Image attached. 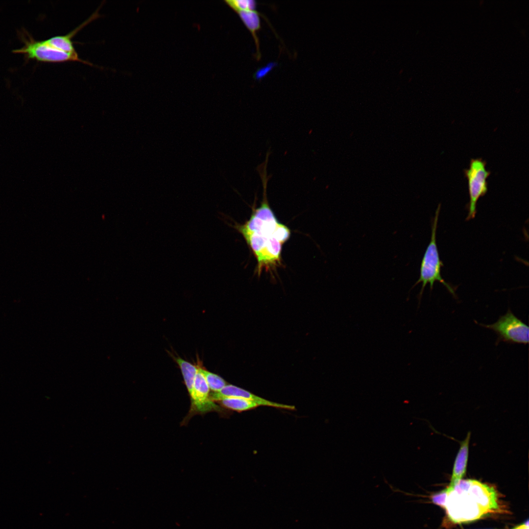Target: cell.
I'll return each mask as SVG.
<instances>
[{"mask_svg": "<svg viewBox=\"0 0 529 529\" xmlns=\"http://www.w3.org/2000/svg\"><path fill=\"white\" fill-rule=\"evenodd\" d=\"M176 361L181 369L185 385L190 395L192 391L198 367L180 358L176 359Z\"/></svg>", "mask_w": 529, "mask_h": 529, "instance_id": "obj_12", "label": "cell"}, {"mask_svg": "<svg viewBox=\"0 0 529 529\" xmlns=\"http://www.w3.org/2000/svg\"><path fill=\"white\" fill-rule=\"evenodd\" d=\"M444 509L454 523L478 520L500 509L497 491L493 486L475 480H461L446 487Z\"/></svg>", "mask_w": 529, "mask_h": 529, "instance_id": "obj_2", "label": "cell"}, {"mask_svg": "<svg viewBox=\"0 0 529 529\" xmlns=\"http://www.w3.org/2000/svg\"><path fill=\"white\" fill-rule=\"evenodd\" d=\"M440 206L439 204L436 210L435 216L432 220L431 240L421 263L419 278L413 286V288L419 283L422 284L418 297L419 302L426 285L429 284L432 290L435 281H439L454 296H456L454 289L444 280L441 275V268L443 266V264L439 258L436 239Z\"/></svg>", "mask_w": 529, "mask_h": 529, "instance_id": "obj_3", "label": "cell"}, {"mask_svg": "<svg viewBox=\"0 0 529 529\" xmlns=\"http://www.w3.org/2000/svg\"><path fill=\"white\" fill-rule=\"evenodd\" d=\"M447 494V490L446 488L441 491L433 494L431 497L432 502L444 509Z\"/></svg>", "mask_w": 529, "mask_h": 529, "instance_id": "obj_15", "label": "cell"}, {"mask_svg": "<svg viewBox=\"0 0 529 529\" xmlns=\"http://www.w3.org/2000/svg\"><path fill=\"white\" fill-rule=\"evenodd\" d=\"M470 436V433H468L465 439L461 443L459 450L455 461L449 486H452L454 485L461 480L465 475L468 457Z\"/></svg>", "mask_w": 529, "mask_h": 529, "instance_id": "obj_10", "label": "cell"}, {"mask_svg": "<svg viewBox=\"0 0 529 529\" xmlns=\"http://www.w3.org/2000/svg\"><path fill=\"white\" fill-rule=\"evenodd\" d=\"M241 20L250 32L253 38L256 46L255 58L259 61L261 57L260 49V42L257 32L261 28L260 15L262 14L257 11H244L237 12Z\"/></svg>", "mask_w": 529, "mask_h": 529, "instance_id": "obj_9", "label": "cell"}, {"mask_svg": "<svg viewBox=\"0 0 529 529\" xmlns=\"http://www.w3.org/2000/svg\"><path fill=\"white\" fill-rule=\"evenodd\" d=\"M191 408L190 413L204 414L213 411H220L221 409L210 398L209 387L201 371L198 367L194 378L193 389L190 395Z\"/></svg>", "mask_w": 529, "mask_h": 529, "instance_id": "obj_7", "label": "cell"}, {"mask_svg": "<svg viewBox=\"0 0 529 529\" xmlns=\"http://www.w3.org/2000/svg\"><path fill=\"white\" fill-rule=\"evenodd\" d=\"M493 330L498 335L497 344L500 341L528 344L529 328L508 310L498 321L490 325L480 324Z\"/></svg>", "mask_w": 529, "mask_h": 529, "instance_id": "obj_6", "label": "cell"}, {"mask_svg": "<svg viewBox=\"0 0 529 529\" xmlns=\"http://www.w3.org/2000/svg\"><path fill=\"white\" fill-rule=\"evenodd\" d=\"M274 66V63H270L264 67L260 69L255 73V78L259 79L264 77L272 69Z\"/></svg>", "mask_w": 529, "mask_h": 529, "instance_id": "obj_16", "label": "cell"}, {"mask_svg": "<svg viewBox=\"0 0 529 529\" xmlns=\"http://www.w3.org/2000/svg\"><path fill=\"white\" fill-rule=\"evenodd\" d=\"M210 397L213 401H220L228 398H244L256 401L260 404L261 406H268L290 410L295 409L294 406L269 401L232 385H226L219 391L211 393Z\"/></svg>", "mask_w": 529, "mask_h": 529, "instance_id": "obj_8", "label": "cell"}, {"mask_svg": "<svg viewBox=\"0 0 529 529\" xmlns=\"http://www.w3.org/2000/svg\"><path fill=\"white\" fill-rule=\"evenodd\" d=\"M257 170L263 187L261 205L253 209L250 218L244 224L236 223L233 226L242 235L254 253L260 275L263 269L267 270L281 264L282 245L289 239L290 231L278 221L269 206L267 186L270 176L267 175V167L261 166Z\"/></svg>", "mask_w": 529, "mask_h": 529, "instance_id": "obj_1", "label": "cell"}, {"mask_svg": "<svg viewBox=\"0 0 529 529\" xmlns=\"http://www.w3.org/2000/svg\"><path fill=\"white\" fill-rule=\"evenodd\" d=\"M225 1L237 13L244 11H257L258 3L254 0H226Z\"/></svg>", "mask_w": 529, "mask_h": 529, "instance_id": "obj_14", "label": "cell"}, {"mask_svg": "<svg viewBox=\"0 0 529 529\" xmlns=\"http://www.w3.org/2000/svg\"><path fill=\"white\" fill-rule=\"evenodd\" d=\"M220 401L224 407L238 412L246 411L261 406L256 401L244 398H228Z\"/></svg>", "mask_w": 529, "mask_h": 529, "instance_id": "obj_11", "label": "cell"}, {"mask_svg": "<svg viewBox=\"0 0 529 529\" xmlns=\"http://www.w3.org/2000/svg\"><path fill=\"white\" fill-rule=\"evenodd\" d=\"M19 35L24 46L20 48L13 50V52L24 54L28 59L47 63L79 62L89 66H94L91 62L80 58L77 53H67L57 49L48 39L36 40L26 31H24Z\"/></svg>", "mask_w": 529, "mask_h": 529, "instance_id": "obj_4", "label": "cell"}, {"mask_svg": "<svg viewBox=\"0 0 529 529\" xmlns=\"http://www.w3.org/2000/svg\"><path fill=\"white\" fill-rule=\"evenodd\" d=\"M513 529H529V520H527L526 522H524L523 524L520 525Z\"/></svg>", "mask_w": 529, "mask_h": 529, "instance_id": "obj_17", "label": "cell"}, {"mask_svg": "<svg viewBox=\"0 0 529 529\" xmlns=\"http://www.w3.org/2000/svg\"><path fill=\"white\" fill-rule=\"evenodd\" d=\"M201 371L207 382L209 389L217 392L226 385V383L218 375L201 368Z\"/></svg>", "mask_w": 529, "mask_h": 529, "instance_id": "obj_13", "label": "cell"}, {"mask_svg": "<svg viewBox=\"0 0 529 529\" xmlns=\"http://www.w3.org/2000/svg\"><path fill=\"white\" fill-rule=\"evenodd\" d=\"M486 164L481 158H473L470 161L469 168L463 170L464 176L467 180L469 195L467 220L475 218L478 200L487 192V179L491 171L487 170Z\"/></svg>", "mask_w": 529, "mask_h": 529, "instance_id": "obj_5", "label": "cell"}]
</instances>
